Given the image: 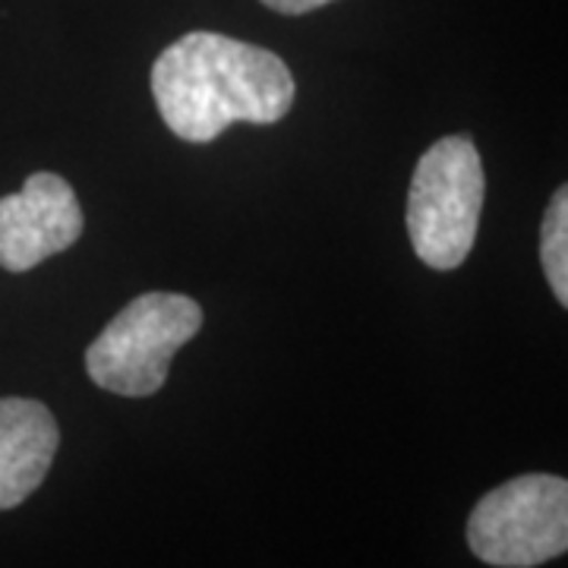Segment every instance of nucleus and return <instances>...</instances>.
<instances>
[{"label": "nucleus", "instance_id": "obj_1", "mask_svg": "<svg viewBox=\"0 0 568 568\" xmlns=\"http://www.w3.org/2000/svg\"><path fill=\"white\" fill-rule=\"evenodd\" d=\"M152 95L171 133L212 142L231 123H278L297 85L287 63L250 41L186 32L152 67Z\"/></svg>", "mask_w": 568, "mask_h": 568}, {"label": "nucleus", "instance_id": "obj_2", "mask_svg": "<svg viewBox=\"0 0 568 568\" xmlns=\"http://www.w3.org/2000/svg\"><path fill=\"white\" fill-rule=\"evenodd\" d=\"M484 193V162L470 136H443L426 149L407 193V234L420 263L439 272L465 263L477 241Z\"/></svg>", "mask_w": 568, "mask_h": 568}, {"label": "nucleus", "instance_id": "obj_3", "mask_svg": "<svg viewBox=\"0 0 568 568\" xmlns=\"http://www.w3.org/2000/svg\"><path fill=\"white\" fill-rule=\"evenodd\" d=\"M203 328V306L186 294L152 291L123 306L85 351L95 386L126 398L155 395L174 354Z\"/></svg>", "mask_w": 568, "mask_h": 568}, {"label": "nucleus", "instance_id": "obj_4", "mask_svg": "<svg viewBox=\"0 0 568 568\" xmlns=\"http://www.w3.org/2000/svg\"><path fill=\"white\" fill-rule=\"evenodd\" d=\"M470 552L496 568H537L568 549V484L525 474L487 493L467 521Z\"/></svg>", "mask_w": 568, "mask_h": 568}, {"label": "nucleus", "instance_id": "obj_5", "mask_svg": "<svg viewBox=\"0 0 568 568\" xmlns=\"http://www.w3.org/2000/svg\"><path fill=\"white\" fill-rule=\"evenodd\" d=\"M82 209L61 174L39 171L0 200V268L29 272L80 241Z\"/></svg>", "mask_w": 568, "mask_h": 568}, {"label": "nucleus", "instance_id": "obj_6", "mask_svg": "<svg viewBox=\"0 0 568 568\" xmlns=\"http://www.w3.org/2000/svg\"><path fill=\"white\" fill-rule=\"evenodd\" d=\"M61 446V429L48 407L32 398H0V511L26 503Z\"/></svg>", "mask_w": 568, "mask_h": 568}, {"label": "nucleus", "instance_id": "obj_7", "mask_svg": "<svg viewBox=\"0 0 568 568\" xmlns=\"http://www.w3.org/2000/svg\"><path fill=\"white\" fill-rule=\"evenodd\" d=\"M540 265L556 301L568 306V190L559 186L549 200L544 227H540Z\"/></svg>", "mask_w": 568, "mask_h": 568}, {"label": "nucleus", "instance_id": "obj_8", "mask_svg": "<svg viewBox=\"0 0 568 568\" xmlns=\"http://www.w3.org/2000/svg\"><path fill=\"white\" fill-rule=\"evenodd\" d=\"M263 3L275 13H284V17H304V13H313L332 0H263Z\"/></svg>", "mask_w": 568, "mask_h": 568}]
</instances>
